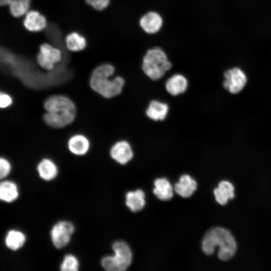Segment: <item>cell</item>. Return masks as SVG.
<instances>
[{
  "instance_id": "obj_8",
  "label": "cell",
  "mask_w": 271,
  "mask_h": 271,
  "mask_svg": "<svg viewBox=\"0 0 271 271\" xmlns=\"http://www.w3.org/2000/svg\"><path fill=\"white\" fill-rule=\"evenodd\" d=\"M62 58L61 51L48 43H44L40 47L37 56V61L43 69L51 70Z\"/></svg>"
},
{
  "instance_id": "obj_16",
  "label": "cell",
  "mask_w": 271,
  "mask_h": 271,
  "mask_svg": "<svg viewBox=\"0 0 271 271\" xmlns=\"http://www.w3.org/2000/svg\"><path fill=\"white\" fill-rule=\"evenodd\" d=\"M234 187L229 182L223 181L219 183L214 191L216 201L220 205H225L229 199L234 197Z\"/></svg>"
},
{
  "instance_id": "obj_21",
  "label": "cell",
  "mask_w": 271,
  "mask_h": 271,
  "mask_svg": "<svg viewBox=\"0 0 271 271\" xmlns=\"http://www.w3.org/2000/svg\"><path fill=\"white\" fill-rule=\"evenodd\" d=\"M19 195L16 184L9 181L1 182L0 185L1 199L6 202H12L15 200Z\"/></svg>"
},
{
  "instance_id": "obj_17",
  "label": "cell",
  "mask_w": 271,
  "mask_h": 271,
  "mask_svg": "<svg viewBox=\"0 0 271 271\" xmlns=\"http://www.w3.org/2000/svg\"><path fill=\"white\" fill-rule=\"evenodd\" d=\"M154 193L161 200H168L173 196V188L166 178H158L154 181Z\"/></svg>"
},
{
  "instance_id": "obj_1",
  "label": "cell",
  "mask_w": 271,
  "mask_h": 271,
  "mask_svg": "<svg viewBox=\"0 0 271 271\" xmlns=\"http://www.w3.org/2000/svg\"><path fill=\"white\" fill-rule=\"evenodd\" d=\"M44 107L46 112L43 115V120L52 128H63L72 123L75 119V105L64 95H54L49 97L45 101Z\"/></svg>"
},
{
  "instance_id": "obj_18",
  "label": "cell",
  "mask_w": 271,
  "mask_h": 271,
  "mask_svg": "<svg viewBox=\"0 0 271 271\" xmlns=\"http://www.w3.org/2000/svg\"><path fill=\"white\" fill-rule=\"evenodd\" d=\"M126 206L133 212L142 210L145 204V193L142 190L128 192L126 194Z\"/></svg>"
},
{
  "instance_id": "obj_13",
  "label": "cell",
  "mask_w": 271,
  "mask_h": 271,
  "mask_svg": "<svg viewBox=\"0 0 271 271\" xmlns=\"http://www.w3.org/2000/svg\"><path fill=\"white\" fill-rule=\"evenodd\" d=\"M187 86V80L184 76L179 74L173 75L168 79L166 83L167 91L174 96L184 93Z\"/></svg>"
},
{
  "instance_id": "obj_2",
  "label": "cell",
  "mask_w": 271,
  "mask_h": 271,
  "mask_svg": "<svg viewBox=\"0 0 271 271\" xmlns=\"http://www.w3.org/2000/svg\"><path fill=\"white\" fill-rule=\"evenodd\" d=\"M114 67L108 63L97 66L91 75L89 85L91 89L103 97L109 98L120 94L124 84L120 76L112 79L110 77L114 74Z\"/></svg>"
},
{
  "instance_id": "obj_22",
  "label": "cell",
  "mask_w": 271,
  "mask_h": 271,
  "mask_svg": "<svg viewBox=\"0 0 271 271\" xmlns=\"http://www.w3.org/2000/svg\"><path fill=\"white\" fill-rule=\"evenodd\" d=\"M26 237L21 231L16 230H10L5 238V244L8 248L17 250L23 246Z\"/></svg>"
},
{
  "instance_id": "obj_27",
  "label": "cell",
  "mask_w": 271,
  "mask_h": 271,
  "mask_svg": "<svg viewBox=\"0 0 271 271\" xmlns=\"http://www.w3.org/2000/svg\"><path fill=\"white\" fill-rule=\"evenodd\" d=\"M13 102L11 97L5 92H1L0 94V107L5 109L12 104Z\"/></svg>"
},
{
  "instance_id": "obj_10",
  "label": "cell",
  "mask_w": 271,
  "mask_h": 271,
  "mask_svg": "<svg viewBox=\"0 0 271 271\" xmlns=\"http://www.w3.org/2000/svg\"><path fill=\"white\" fill-rule=\"evenodd\" d=\"M162 17L155 12H150L145 14L140 20L142 29L147 33L155 34L161 28L163 25Z\"/></svg>"
},
{
  "instance_id": "obj_26",
  "label": "cell",
  "mask_w": 271,
  "mask_h": 271,
  "mask_svg": "<svg viewBox=\"0 0 271 271\" xmlns=\"http://www.w3.org/2000/svg\"><path fill=\"white\" fill-rule=\"evenodd\" d=\"M11 170L9 162L4 158L0 159V178L3 179L7 177Z\"/></svg>"
},
{
  "instance_id": "obj_3",
  "label": "cell",
  "mask_w": 271,
  "mask_h": 271,
  "mask_svg": "<svg viewBox=\"0 0 271 271\" xmlns=\"http://www.w3.org/2000/svg\"><path fill=\"white\" fill-rule=\"evenodd\" d=\"M219 246L218 256L220 259L227 260L235 254L236 250L235 240L227 230L221 227H214L208 231L202 242L203 252L211 255Z\"/></svg>"
},
{
  "instance_id": "obj_5",
  "label": "cell",
  "mask_w": 271,
  "mask_h": 271,
  "mask_svg": "<svg viewBox=\"0 0 271 271\" xmlns=\"http://www.w3.org/2000/svg\"><path fill=\"white\" fill-rule=\"evenodd\" d=\"M112 248L114 254L102 258V267L109 271L125 270L129 266L132 260V253L129 246L124 241L118 240L113 243Z\"/></svg>"
},
{
  "instance_id": "obj_24",
  "label": "cell",
  "mask_w": 271,
  "mask_h": 271,
  "mask_svg": "<svg viewBox=\"0 0 271 271\" xmlns=\"http://www.w3.org/2000/svg\"><path fill=\"white\" fill-rule=\"evenodd\" d=\"M78 267V261L72 254L66 255L60 265V269L63 271H76Z\"/></svg>"
},
{
  "instance_id": "obj_9",
  "label": "cell",
  "mask_w": 271,
  "mask_h": 271,
  "mask_svg": "<svg viewBox=\"0 0 271 271\" xmlns=\"http://www.w3.org/2000/svg\"><path fill=\"white\" fill-rule=\"evenodd\" d=\"M110 154L113 160L121 165L126 164L133 157L131 148L125 141H119L113 145L110 149Z\"/></svg>"
},
{
  "instance_id": "obj_20",
  "label": "cell",
  "mask_w": 271,
  "mask_h": 271,
  "mask_svg": "<svg viewBox=\"0 0 271 271\" xmlns=\"http://www.w3.org/2000/svg\"><path fill=\"white\" fill-rule=\"evenodd\" d=\"M40 177L44 180L50 181L56 177L58 170L56 165L50 159H44L37 166Z\"/></svg>"
},
{
  "instance_id": "obj_6",
  "label": "cell",
  "mask_w": 271,
  "mask_h": 271,
  "mask_svg": "<svg viewBox=\"0 0 271 271\" xmlns=\"http://www.w3.org/2000/svg\"><path fill=\"white\" fill-rule=\"evenodd\" d=\"M74 230L73 224L68 221H60L56 223L51 230V238L54 246L61 248L69 242Z\"/></svg>"
},
{
  "instance_id": "obj_15",
  "label": "cell",
  "mask_w": 271,
  "mask_h": 271,
  "mask_svg": "<svg viewBox=\"0 0 271 271\" xmlns=\"http://www.w3.org/2000/svg\"><path fill=\"white\" fill-rule=\"evenodd\" d=\"M169 111L168 105L158 100H152L146 110L147 115L155 121L164 120Z\"/></svg>"
},
{
  "instance_id": "obj_4",
  "label": "cell",
  "mask_w": 271,
  "mask_h": 271,
  "mask_svg": "<svg viewBox=\"0 0 271 271\" xmlns=\"http://www.w3.org/2000/svg\"><path fill=\"white\" fill-rule=\"evenodd\" d=\"M171 67L166 54L160 47L149 49L143 59L142 69L153 80L161 78Z\"/></svg>"
},
{
  "instance_id": "obj_25",
  "label": "cell",
  "mask_w": 271,
  "mask_h": 271,
  "mask_svg": "<svg viewBox=\"0 0 271 271\" xmlns=\"http://www.w3.org/2000/svg\"><path fill=\"white\" fill-rule=\"evenodd\" d=\"M87 4L91 6L94 9L101 11L107 7L109 4L110 0H85Z\"/></svg>"
},
{
  "instance_id": "obj_19",
  "label": "cell",
  "mask_w": 271,
  "mask_h": 271,
  "mask_svg": "<svg viewBox=\"0 0 271 271\" xmlns=\"http://www.w3.org/2000/svg\"><path fill=\"white\" fill-rule=\"evenodd\" d=\"M31 0H0L2 6L8 5L11 14L15 17H21L27 13Z\"/></svg>"
},
{
  "instance_id": "obj_14",
  "label": "cell",
  "mask_w": 271,
  "mask_h": 271,
  "mask_svg": "<svg viewBox=\"0 0 271 271\" xmlns=\"http://www.w3.org/2000/svg\"><path fill=\"white\" fill-rule=\"evenodd\" d=\"M69 151L75 155H84L88 151L89 142L84 136L75 134L71 137L68 142Z\"/></svg>"
},
{
  "instance_id": "obj_11",
  "label": "cell",
  "mask_w": 271,
  "mask_h": 271,
  "mask_svg": "<svg viewBox=\"0 0 271 271\" xmlns=\"http://www.w3.org/2000/svg\"><path fill=\"white\" fill-rule=\"evenodd\" d=\"M23 24L28 31L37 32L45 29L47 27V20L39 12L33 10L26 13Z\"/></svg>"
},
{
  "instance_id": "obj_23",
  "label": "cell",
  "mask_w": 271,
  "mask_h": 271,
  "mask_svg": "<svg viewBox=\"0 0 271 271\" xmlns=\"http://www.w3.org/2000/svg\"><path fill=\"white\" fill-rule=\"evenodd\" d=\"M65 44L69 50L77 52L84 49L86 41L82 35L77 32H72L66 37Z\"/></svg>"
},
{
  "instance_id": "obj_7",
  "label": "cell",
  "mask_w": 271,
  "mask_h": 271,
  "mask_svg": "<svg viewBox=\"0 0 271 271\" xmlns=\"http://www.w3.org/2000/svg\"><path fill=\"white\" fill-rule=\"evenodd\" d=\"M223 87L230 93L236 94L240 92L247 82L244 72L238 67L226 70L224 73Z\"/></svg>"
},
{
  "instance_id": "obj_12",
  "label": "cell",
  "mask_w": 271,
  "mask_h": 271,
  "mask_svg": "<svg viewBox=\"0 0 271 271\" xmlns=\"http://www.w3.org/2000/svg\"><path fill=\"white\" fill-rule=\"evenodd\" d=\"M196 188V182L188 175L181 176L174 186L176 192L185 198L191 196Z\"/></svg>"
}]
</instances>
